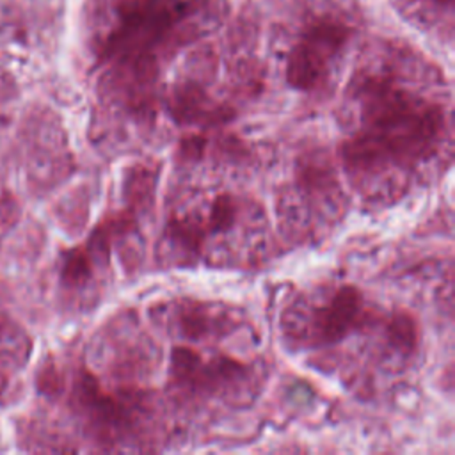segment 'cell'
<instances>
[{
  "instance_id": "10",
  "label": "cell",
  "mask_w": 455,
  "mask_h": 455,
  "mask_svg": "<svg viewBox=\"0 0 455 455\" xmlns=\"http://www.w3.org/2000/svg\"><path fill=\"white\" fill-rule=\"evenodd\" d=\"M206 146V139L201 135H188L181 140V156L185 158H196L201 156L203 149Z\"/></svg>"
},
{
  "instance_id": "6",
  "label": "cell",
  "mask_w": 455,
  "mask_h": 455,
  "mask_svg": "<svg viewBox=\"0 0 455 455\" xmlns=\"http://www.w3.org/2000/svg\"><path fill=\"white\" fill-rule=\"evenodd\" d=\"M171 112L181 123H219L226 121L233 110L228 107H215L206 92L196 84H181L174 89L171 98Z\"/></svg>"
},
{
  "instance_id": "8",
  "label": "cell",
  "mask_w": 455,
  "mask_h": 455,
  "mask_svg": "<svg viewBox=\"0 0 455 455\" xmlns=\"http://www.w3.org/2000/svg\"><path fill=\"white\" fill-rule=\"evenodd\" d=\"M238 204L231 194H219L210 208L208 217L199 222L206 233H224L236 222Z\"/></svg>"
},
{
  "instance_id": "4",
  "label": "cell",
  "mask_w": 455,
  "mask_h": 455,
  "mask_svg": "<svg viewBox=\"0 0 455 455\" xmlns=\"http://www.w3.org/2000/svg\"><path fill=\"white\" fill-rule=\"evenodd\" d=\"M364 302L355 286H341L334 291L327 304L313 315V332L322 343H334L345 338L363 320Z\"/></svg>"
},
{
  "instance_id": "12",
  "label": "cell",
  "mask_w": 455,
  "mask_h": 455,
  "mask_svg": "<svg viewBox=\"0 0 455 455\" xmlns=\"http://www.w3.org/2000/svg\"><path fill=\"white\" fill-rule=\"evenodd\" d=\"M434 2H437V4H441V5H444V7H450V5H451V0H434Z\"/></svg>"
},
{
  "instance_id": "3",
  "label": "cell",
  "mask_w": 455,
  "mask_h": 455,
  "mask_svg": "<svg viewBox=\"0 0 455 455\" xmlns=\"http://www.w3.org/2000/svg\"><path fill=\"white\" fill-rule=\"evenodd\" d=\"M348 37L350 28L341 21L318 20L313 23L288 53L286 82L300 91H311L320 85L331 60L339 53Z\"/></svg>"
},
{
  "instance_id": "5",
  "label": "cell",
  "mask_w": 455,
  "mask_h": 455,
  "mask_svg": "<svg viewBox=\"0 0 455 455\" xmlns=\"http://www.w3.org/2000/svg\"><path fill=\"white\" fill-rule=\"evenodd\" d=\"M243 370L245 366L240 361L228 355L204 363L201 354L190 347H174L171 355V371L174 380L199 389H208L222 380L238 377Z\"/></svg>"
},
{
  "instance_id": "9",
  "label": "cell",
  "mask_w": 455,
  "mask_h": 455,
  "mask_svg": "<svg viewBox=\"0 0 455 455\" xmlns=\"http://www.w3.org/2000/svg\"><path fill=\"white\" fill-rule=\"evenodd\" d=\"M180 327L187 338H203L212 331L210 311L201 302H185L180 311Z\"/></svg>"
},
{
  "instance_id": "1",
  "label": "cell",
  "mask_w": 455,
  "mask_h": 455,
  "mask_svg": "<svg viewBox=\"0 0 455 455\" xmlns=\"http://www.w3.org/2000/svg\"><path fill=\"white\" fill-rule=\"evenodd\" d=\"M364 130L343 144L348 169H370L389 160L412 164L434 148L443 128L437 105L382 78H370L363 100Z\"/></svg>"
},
{
  "instance_id": "11",
  "label": "cell",
  "mask_w": 455,
  "mask_h": 455,
  "mask_svg": "<svg viewBox=\"0 0 455 455\" xmlns=\"http://www.w3.org/2000/svg\"><path fill=\"white\" fill-rule=\"evenodd\" d=\"M5 98V84L0 82V101Z\"/></svg>"
},
{
  "instance_id": "7",
  "label": "cell",
  "mask_w": 455,
  "mask_h": 455,
  "mask_svg": "<svg viewBox=\"0 0 455 455\" xmlns=\"http://www.w3.org/2000/svg\"><path fill=\"white\" fill-rule=\"evenodd\" d=\"M387 339L403 354H412L419 341L416 320L409 313H393L386 322Z\"/></svg>"
},
{
  "instance_id": "2",
  "label": "cell",
  "mask_w": 455,
  "mask_h": 455,
  "mask_svg": "<svg viewBox=\"0 0 455 455\" xmlns=\"http://www.w3.org/2000/svg\"><path fill=\"white\" fill-rule=\"evenodd\" d=\"M194 7L190 0H123L117 9L119 23L105 43V55L144 59V53Z\"/></svg>"
}]
</instances>
